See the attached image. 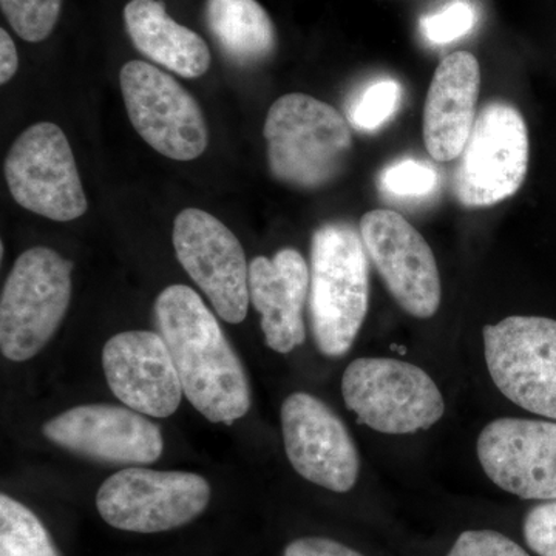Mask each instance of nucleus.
Instances as JSON below:
<instances>
[{
    "mask_svg": "<svg viewBox=\"0 0 556 556\" xmlns=\"http://www.w3.org/2000/svg\"><path fill=\"white\" fill-rule=\"evenodd\" d=\"M527 546L540 556H556V501L530 508L522 525Z\"/></svg>",
    "mask_w": 556,
    "mask_h": 556,
    "instance_id": "nucleus-27",
    "label": "nucleus"
},
{
    "mask_svg": "<svg viewBox=\"0 0 556 556\" xmlns=\"http://www.w3.org/2000/svg\"><path fill=\"white\" fill-rule=\"evenodd\" d=\"M43 437L75 455L108 464L144 466L163 455L160 427L142 413L118 405H79L53 417Z\"/></svg>",
    "mask_w": 556,
    "mask_h": 556,
    "instance_id": "nucleus-14",
    "label": "nucleus"
},
{
    "mask_svg": "<svg viewBox=\"0 0 556 556\" xmlns=\"http://www.w3.org/2000/svg\"><path fill=\"white\" fill-rule=\"evenodd\" d=\"M525 116L507 101H492L478 113L460 153L453 193L466 207L495 206L521 189L529 169Z\"/></svg>",
    "mask_w": 556,
    "mask_h": 556,
    "instance_id": "nucleus-6",
    "label": "nucleus"
},
{
    "mask_svg": "<svg viewBox=\"0 0 556 556\" xmlns=\"http://www.w3.org/2000/svg\"><path fill=\"white\" fill-rule=\"evenodd\" d=\"M477 450L500 489L522 500L556 501V422L493 420L479 434Z\"/></svg>",
    "mask_w": 556,
    "mask_h": 556,
    "instance_id": "nucleus-15",
    "label": "nucleus"
},
{
    "mask_svg": "<svg viewBox=\"0 0 556 556\" xmlns=\"http://www.w3.org/2000/svg\"><path fill=\"white\" fill-rule=\"evenodd\" d=\"M309 280L308 265L295 249H281L273 258L257 257L249 265V300L262 316L266 345L276 353H291L305 342L303 306Z\"/></svg>",
    "mask_w": 556,
    "mask_h": 556,
    "instance_id": "nucleus-17",
    "label": "nucleus"
},
{
    "mask_svg": "<svg viewBox=\"0 0 556 556\" xmlns=\"http://www.w3.org/2000/svg\"><path fill=\"white\" fill-rule=\"evenodd\" d=\"M0 556H60L38 517L9 495L0 496Z\"/></svg>",
    "mask_w": 556,
    "mask_h": 556,
    "instance_id": "nucleus-21",
    "label": "nucleus"
},
{
    "mask_svg": "<svg viewBox=\"0 0 556 556\" xmlns=\"http://www.w3.org/2000/svg\"><path fill=\"white\" fill-rule=\"evenodd\" d=\"M127 113L141 138L172 160L199 159L207 148V127L199 102L185 87L144 61L121 68Z\"/></svg>",
    "mask_w": 556,
    "mask_h": 556,
    "instance_id": "nucleus-10",
    "label": "nucleus"
},
{
    "mask_svg": "<svg viewBox=\"0 0 556 556\" xmlns=\"http://www.w3.org/2000/svg\"><path fill=\"white\" fill-rule=\"evenodd\" d=\"M438 186V170L426 161L415 159L390 164L379 177L380 190L394 200L427 199Z\"/></svg>",
    "mask_w": 556,
    "mask_h": 556,
    "instance_id": "nucleus-23",
    "label": "nucleus"
},
{
    "mask_svg": "<svg viewBox=\"0 0 556 556\" xmlns=\"http://www.w3.org/2000/svg\"><path fill=\"white\" fill-rule=\"evenodd\" d=\"M206 22L233 64H258L276 50V27L257 0H206Z\"/></svg>",
    "mask_w": 556,
    "mask_h": 556,
    "instance_id": "nucleus-20",
    "label": "nucleus"
},
{
    "mask_svg": "<svg viewBox=\"0 0 556 556\" xmlns=\"http://www.w3.org/2000/svg\"><path fill=\"white\" fill-rule=\"evenodd\" d=\"M283 556H364L354 548L328 538L308 536L292 541Z\"/></svg>",
    "mask_w": 556,
    "mask_h": 556,
    "instance_id": "nucleus-28",
    "label": "nucleus"
},
{
    "mask_svg": "<svg viewBox=\"0 0 556 556\" xmlns=\"http://www.w3.org/2000/svg\"><path fill=\"white\" fill-rule=\"evenodd\" d=\"M289 463L313 484L336 493L356 485L361 457L342 419L320 399L294 393L281 405Z\"/></svg>",
    "mask_w": 556,
    "mask_h": 556,
    "instance_id": "nucleus-13",
    "label": "nucleus"
},
{
    "mask_svg": "<svg viewBox=\"0 0 556 556\" xmlns=\"http://www.w3.org/2000/svg\"><path fill=\"white\" fill-rule=\"evenodd\" d=\"M110 390L126 407L152 417H169L182 397L181 380L160 332L126 331L102 350Z\"/></svg>",
    "mask_w": 556,
    "mask_h": 556,
    "instance_id": "nucleus-16",
    "label": "nucleus"
},
{
    "mask_svg": "<svg viewBox=\"0 0 556 556\" xmlns=\"http://www.w3.org/2000/svg\"><path fill=\"white\" fill-rule=\"evenodd\" d=\"M73 263L49 248H31L14 263L0 300V350L13 362L33 358L64 320Z\"/></svg>",
    "mask_w": 556,
    "mask_h": 556,
    "instance_id": "nucleus-4",
    "label": "nucleus"
},
{
    "mask_svg": "<svg viewBox=\"0 0 556 556\" xmlns=\"http://www.w3.org/2000/svg\"><path fill=\"white\" fill-rule=\"evenodd\" d=\"M17 65H20V58H17L16 43L5 28H2L0 30V83H9L16 75Z\"/></svg>",
    "mask_w": 556,
    "mask_h": 556,
    "instance_id": "nucleus-29",
    "label": "nucleus"
},
{
    "mask_svg": "<svg viewBox=\"0 0 556 556\" xmlns=\"http://www.w3.org/2000/svg\"><path fill=\"white\" fill-rule=\"evenodd\" d=\"M482 334L497 390L518 407L556 419V320L507 317L485 325Z\"/></svg>",
    "mask_w": 556,
    "mask_h": 556,
    "instance_id": "nucleus-8",
    "label": "nucleus"
},
{
    "mask_svg": "<svg viewBox=\"0 0 556 556\" xmlns=\"http://www.w3.org/2000/svg\"><path fill=\"white\" fill-rule=\"evenodd\" d=\"M127 33L139 53L182 78H200L211 67V50L200 35L172 20L163 0H130Z\"/></svg>",
    "mask_w": 556,
    "mask_h": 556,
    "instance_id": "nucleus-19",
    "label": "nucleus"
},
{
    "mask_svg": "<svg viewBox=\"0 0 556 556\" xmlns=\"http://www.w3.org/2000/svg\"><path fill=\"white\" fill-rule=\"evenodd\" d=\"M479 87L481 68L475 54L455 51L438 65L424 109V142L431 159H459L477 123Z\"/></svg>",
    "mask_w": 556,
    "mask_h": 556,
    "instance_id": "nucleus-18",
    "label": "nucleus"
},
{
    "mask_svg": "<svg viewBox=\"0 0 556 556\" xmlns=\"http://www.w3.org/2000/svg\"><path fill=\"white\" fill-rule=\"evenodd\" d=\"M155 317L190 404L214 424L232 426L247 416V371L203 299L185 285H172L156 299Z\"/></svg>",
    "mask_w": 556,
    "mask_h": 556,
    "instance_id": "nucleus-1",
    "label": "nucleus"
},
{
    "mask_svg": "<svg viewBox=\"0 0 556 556\" xmlns=\"http://www.w3.org/2000/svg\"><path fill=\"white\" fill-rule=\"evenodd\" d=\"M270 174L294 188H324L342 174L353 150L350 123L339 110L303 93L270 105L265 123Z\"/></svg>",
    "mask_w": 556,
    "mask_h": 556,
    "instance_id": "nucleus-3",
    "label": "nucleus"
},
{
    "mask_svg": "<svg viewBox=\"0 0 556 556\" xmlns=\"http://www.w3.org/2000/svg\"><path fill=\"white\" fill-rule=\"evenodd\" d=\"M5 177L13 199L42 217L72 222L89 207L72 148L56 124H35L16 139Z\"/></svg>",
    "mask_w": 556,
    "mask_h": 556,
    "instance_id": "nucleus-9",
    "label": "nucleus"
},
{
    "mask_svg": "<svg viewBox=\"0 0 556 556\" xmlns=\"http://www.w3.org/2000/svg\"><path fill=\"white\" fill-rule=\"evenodd\" d=\"M174 248L178 262L218 316L241 324L251 300L249 265L239 239L207 212L185 208L175 219Z\"/></svg>",
    "mask_w": 556,
    "mask_h": 556,
    "instance_id": "nucleus-12",
    "label": "nucleus"
},
{
    "mask_svg": "<svg viewBox=\"0 0 556 556\" xmlns=\"http://www.w3.org/2000/svg\"><path fill=\"white\" fill-rule=\"evenodd\" d=\"M0 7L20 38L42 42L56 27L62 0H0Z\"/></svg>",
    "mask_w": 556,
    "mask_h": 556,
    "instance_id": "nucleus-24",
    "label": "nucleus"
},
{
    "mask_svg": "<svg viewBox=\"0 0 556 556\" xmlns=\"http://www.w3.org/2000/svg\"><path fill=\"white\" fill-rule=\"evenodd\" d=\"M309 314L324 356H345L368 313V254L361 232L327 223L311 241Z\"/></svg>",
    "mask_w": 556,
    "mask_h": 556,
    "instance_id": "nucleus-2",
    "label": "nucleus"
},
{
    "mask_svg": "<svg viewBox=\"0 0 556 556\" xmlns=\"http://www.w3.org/2000/svg\"><path fill=\"white\" fill-rule=\"evenodd\" d=\"M404 89L401 83L393 78L372 80L348 104V123L358 131L379 130L388 121L396 115L402 104Z\"/></svg>",
    "mask_w": 556,
    "mask_h": 556,
    "instance_id": "nucleus-22",
    "label": "nucleus"
},
{
    "mask_svg": "<svg viewBox=\"0 0 556 556\" xmlns=\"http://www.w3.org/2000/svg\"><path fill=\"white\" fill-rule=\"evenodd\" d=\"M211 485L188 471L124 468L105 479L97 495L102 519L115 529L159 533L193 521L206 510Z\"/></svg>",
    "mask_w": 556,
    "mask_h": 556,
    "instance_id": "nucleus-7",
    "label": "nucleus"
},
{
    "mask_svg": "<svg viewBox=\"0 0 556 556\" xmlns=\"http://www.w3.org/2000/svg\"><path fill=\"white\" fill-rule=\"evenodd\" d=\"M447 556H530L525 548L493 530H467Z\"/></svg>",
    "mask_w": 556,
    "mask_h": 556,
    "instance_id": "nucleus-26",
    "label": "nucleus"
},
{
    "mask_svg": "<svg viewBox=\"0 0 556 556\" xmlns=\"http://www.w3.org/2000/svg\"><path fill=\"white\" fill-rule=\"evenodd\" d=\"M358 232L399 306L413 317H433L441 305V277L419 230L396 211L375 208L362 217Z\"/></svg>",
    "mask_w": 556,
    "mask_h": 556,
    "instance_id": "nucleus-11",
    "label": "nucleus"
},
{
    "mask_svg": "<svg viewBox=\"0 0 556 556\" xmlns=\"http://www.w3.org/2000/svg\"><path fill=\"white\" fill-rule=\"evenodd\" d=\"M477 11L466 0H455L420 21V30L431 43L444 46L466 36L475 27Z\"/></svg>",
    "mask_w": 556,
    "mask_h": 556,
    "instance_id": "nucleus-25",
    "label": "nucleus"
},
{
    "mask_svg": "<svg viewBox=\"0 0 556 556\" xmlns=\"http://www.w3.org/2000/svg\"><path fill=\"white\" fill-rule=\"evenodd\" d=\"M342 394L358 422L386 434H412L433 427L445 404L422 368L386 357H362L343 372Z\"/></svg>",
    "mask_w": 556,
    "mask_h": 556,
    "instance_id": "nucleus-5",
    "label": "nucleus"
}]
</instances>
